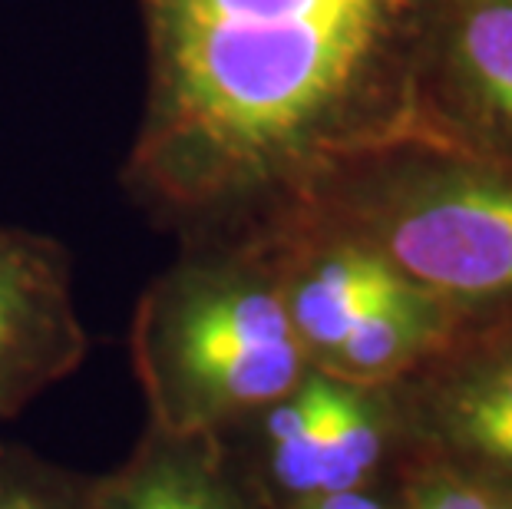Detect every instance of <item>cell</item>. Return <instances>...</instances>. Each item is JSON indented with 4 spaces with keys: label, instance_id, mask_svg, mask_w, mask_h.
<instances>
[{
    "label": "cell",
    "instance_id": "obj_8",
    "mask_svg": "<svg viewBox=\"0 0 512 509\" xmlns=\"http://www.w3.org/2000/svg\"><path fill=\"white\" fill-rule=\"evenodd\" d=\"M413 424L456 450L512 467V354L466 367L423 394Z\"/></svg>",
    "mask_w": 512,
    "mask_h": 509
},
{
    "label": "cell",
    "instance_id": "obj_2",
    "mask_svg": "<svg viewBox=\"0 0 512 509\" xmlns=\"http://www.w3.org/2000/svg\"><path fill=\"white\" fill-rule=\"evenodd\" d=\"M146 424L225 437L311 371L265 238L179 245L129 324Z\"/></svg>",
    "mask_w": 512,
    "mask_h": 509
},
{
    "label": "cell",
    "instance_id": "obj_4",
    "mask_svg": "<svg viewBox=\"0 0 512 509\" xmlns=\"http://www.w3.org/2000/svg\"><path fill=\"white\" fill-rule=\"evenodd\" d=\"M90 354L73 255L60 238L0 222V437Z\"/></svg>",
    "mask_w": 512,
    "mask_h": 509
},
{
    "label": "cell",
    "instance_id": "obj_5",
    "mask_svg": "<svg viewBox=\"0 0 512 509\" xmlns=\"http://www.w3.org/2000/svg\"><path fill=\"white\" fill-rule=\"evenodd\" d=\"M308 242L288 245L268 232L265 238L278 268L288 318L311 367H318L347 331L387 298L410 285L377 248L341 229H311Z\"/></svg>",
    "mask_w": 512,
    "mask_h": 509
},
{
    "label": "cell",
    "instance_id": "obj_10",
    "mask_svg": "<svg viewBox=\"0 0 512 509\" xmlns=\"http://www.w3.org/2000/svg\"><path fill=\"white\" fill-rule=\"evenodd\" d=\"M0 509H96L93 476L0 437Z\"/></svg>",
    "mask_w": 512,
    "mask_h": 509
},
{
    "label": "cell",
    "instance_id": "obj_9",
    "mask_svg": "<svg viewBox=\"0 0 512 509\" xmlns=\"http://www.w3.org/2000/svg\"><path fill=\"white\" fill-rule=\"evenodd\" d=\"M446 57L473 100L512 123V0H453Z\"/></svg>",
    "mask_w": 512,
    "mask_h": 509
},
{
    "label": "cell",
    "instance_id": "obj_12",
    "mask_svg": "<svg viewBox=\"0 0 512 509\" xmlns=\"http://www.w3.org/2000/svg\"><path fill=\"white\" fill-rule=\"evenodd\" d=\"M489 509H512V506H499V503H493V506H489Z\"/></svg>",
    "mask_w": 512,
    "mask_h": 509
},
{
    "label": "cell",
    "instance_id": "obj_6",
    "mask_svg": "<svg viewBox=\"0 0 512 509\" xmlns=\"http://www.w3.org/2000/svg\"><path fill=\"white\" fill-rule=\"evenodd\" d=\"M96 509H265L219 437L143 430L113 470L93 476Z\"/></svg>",
    "mask_w": 512,
    "mask_h": 509
},
{
    "label": "cell",
    "instance_id": "obj_11",
    "mask_svg": "<svg viewBox=\"0 0 512 509\" xmlns=\"http://www.w3.org/2000/svg\"><path fill=\"white\" fill-rule=\"evenodd\" d=\"M294 509H403L400 503L384 500L380 493L367 490H347V493H328V496H314V500L294 506Z\"/></svg>",
    "mask_w": 512,
    "mask_h": 509
},
{
    "label": "cell",
    "instance_id": "obj_3",
    "mask_svg": "<svg viewBox=\"0 0 512 509\" xmlns=\"http://www.w3.org/2000/svg\"><path fill=\"white\" fill-rule=\"evenodd\" d=\"M334 229L377 248L446 305L512 291V182L407 169L337 192Z\"/></svg>",
    "mask_w": 512,
    "mask_h": 509
},
{
    "label": "cell",
    "instance_id": "obj_1",
    "mask_svg": "<svg viewBox=\"0 0 512 509\" xmlns=\"http://www.w3.org/2000/svg\"><path fill=\"white\" fill-rule=\"evenodd\" d=\"M146 96L123 189L195 242L271 232L361 136L417 0H136Z\"/></svg>",
    "mask_w": 512,
    "mask_h": 509
},
{
    "label": "cell",
    "instance_id": "obj_7",
    "mask_svg": "<svg viewBox=\"0 0 512 509\" xmlns=\"http://www.w3.org/2000/svg\"><path fill=\"white\" fill-rule=\"evenodd\" d=\"M450 305L427 288L410 285L377 305L347 331L318 371L354 384H394L443 344Z\"/></svg>",
    "mask_w": 512,
    "mask_h": 509
}]
</instances>
